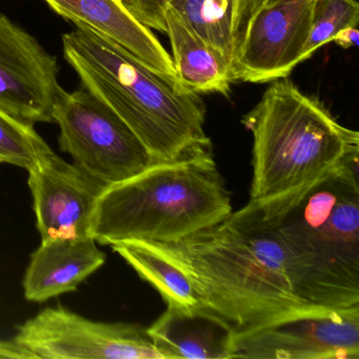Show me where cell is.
<instances>
[{"label": "cell", "mask_w": 359, "mask_h": 359, "mask_svg": "<svg viewBox=\"0 0 359 359\" xmlns=\"http://www.w3.org/2000/svg\"><path fill=\"white\" fill-rule=\"evenodd\" d=\"M153 245L189 277L201 306L235 333L297 313L327 310L300 299L280 237L249 203L216 226L176 243Z\"/></svg>", "instance_id": "6da1fadb"}, {"label": "cell", "mask_w": 359, "mask_h": 359, "mask_svg": "<svg viewBox=\"0 0 359 359\" xmlns=\"http://www.w3.org/2000/svg\"><path fill=\"white\" fill-rule=\"evenodd\" d=\"M255 207L287 250L294 289L315 308L359 306L358 159Z\"/></svg>", "instance_id": "7a4b0ae2"}, {"label": "cell", "mask_w": 359, "mask_h": 359, "mask_svg": "<svg viewBox=\"0 0 359 359\" xmlns=\"http://www.w3.org/2000/svg\"><path fill=\"white\" fill-rule=\"evenodd\" d=\"M62 47L81 89L116 113L156 163L212 148L198 93L152 70L87 27L76 26L62 35Z\"/></svg>", "instance_id": "3957f363"}, {"label": "cell", "mask_w": 359, "mask_h": 359, "mask_svg": "<svg viewBox=\"0 0 359 359\" xmlns=\"http://www.w3.org/2000/svg\"><path fill=\"white\" fill-rule=\"evenodd\" d=\"M233 213L231 195L212 148L153 163L107 187L98 199L91 237L100 245L137 241L172 243L216 226Z\"/></svg>", "instance_id": "277c9868"}, {"label": "cell", "mask_w": 359, "mask_h": 359, "mask_svg": "<svg viewBox=\"0 0 359 359\" xmlns=\"http://www.w3.org/2000/svg\"><path fill=\"white\" fill-rule=\"evenodd\" d=\"M243 123L253 135L252 205L287 196L359 157L358 132L285 79L266 89Z\"/></svg>", "instance_id": "5b68a950"}, {"label": "cell", "mask_w": 359, "mask_h": 359, "mask_svg": "<svg viewBox=\"0 0 359 359\" xmlns=\"http://www.w3.org/2000/svg\"><path fill=\"white\" fill-rule=\"evenodd\" d=\"M53 121L60 129L62 152L104 186L125 182L156 163L127 123L86 90L65 91Z\"/></svg>", "instance_id": "8992f818"}, {"label": "cell", "mask_w": 359, "mask_h": 359, "mask_svg": "<svg viewBox=\"0 0 359 359\" xmlns=\"http://www.w3.org/2000/svg\"><path fill=\"white\" fill-rule=\"evenodd\" d=\"M14 340L36 358L163 359L147 327L96 323L62 306L29 319Z\"/></svg>", "instance_id": "52a82bcc"}, {"label": "cell", "mask_w": 359, "mask_h": 359, "mask_svg": "<svg viewBox=\"0 0 359 359\" xmlns=\"http://www.w3.org/2000/svg\"><path fill=\"white\" fill-rule=\"evenodd\" d=\"M233 358L358 359L359 306L297 313L235 333Z\"/></svg>", "instance_id": "ba28073f"}, {"label": "cell", "mask_w": 359, "mask_h": 359, "mask_svg": "<svg viewBox=\"0 0 359 359\" xmlns=\"http://www.w3.org/2000/svg\"><path fill=\"white\" fill-rule=\"evenodd\" d=\"M57 58L34 36L0 13V108L27 123H54L65 90Z\"/></svg>", "instance_id": "9c48e42d"}, {"label": "cell", "mask_w": 359, "mask_h": 359, "mask_svg": "<svg viewBox=\"0 0 359 359\" xmlns=\"http://www.w3.org/2000/svg\"><path fill=\"white\" fill-rule=\"evenodd\" d=\"M314 0L264 7L254 18L233 66V81L264 83L287 79L310 36Z\"/></svg>", "instance_id": "30bf717a"}, {"label": "cell", "mask_w": 359, "mask_h": 359, "mask_svg": "<svg viewBox=\"0 0 359 359\" xmlns=\"http://www.w3.org/2000/svg\"><path fill=\"white\" fill-rule=\"evenodd\" d=\"M28 172L41 241L91 237L96 205L107 187L54 152Z\"/></svg>", "instance_id": "8fae6325"}, {"label": "cell", "mask_w": 359, "mask_h": 359, "mask_svg": "<svg viewBox=\"0 0 359 359\" xmlns=\"http://www.w3.org/2000/svg\"><path fill=\"white\" fill-rule=\"evenodd\" d=\"M75 26H85L121 46L149 68L178 81L172 56L151 29L138 22L121 0H43Z\"/></svg>", "instance_id": "7c38bea8"}, {"label": "cell", "mask_w": 359, "mask_h": 359, "mask_svg": "<svg viewBox=\"0 0 359 359\" xmlns=\"http://www.w3.org/2000/svg\"><path fill=\"white\" fill-rule=\"evenodd\" d=\"M148 332L163 359L233 358L234 329L201 306L168 304Z\"/></svg>", "instance_id": "4fadbf2b"}, {"label": "cell", "mask_w": 359, "mask_h": 359, "mask_svg": "<svg viewBox=\"0 0 359 359\" xmlns=\"http://www.w3.org/2000/svg\"><path fill=\"white\" fill-rule=\"evenodd\" d=\"M104 262L106 255L92 237L41 241L25 275V297L43 302L76 291Z\"/></svg>", "instance_id": "5bb4252c"}, {"label": "cell", "mask_w": 359, "mask_h": 359, "mask_svg": "<svg viewBox=\"0 0 359 359\" xmlns=\"http://www.w3.org/2000/svg\"><path fill=\"white\" fill-rule=\"evenodd\" d=\"M163 22L178 81L198 94L228 95L234 81L224 55L203 41L171 6H165Z\"/></svg>", "instance_id": "9a60e30c"}, {"label": "cell", "mask_w": 359, "mask_h": 359, "mask_svg": "<svg viewBox=\"0 0 359 359\" xmlns=\"http://www.w3.org/2000/svg\"><path fill=\"white\" fill-rule=\"evenodd\" d=\"M266 0H170L182 20L224 55L231 68L255 16Z\"/></svg>", "instance_id": "2e32d148"}, {"label": "cell", "mask_w": 359, "mask_h": 359, "mask_svg": "<svg viewBox=\"0 0 359 359\" xmlns=\"http://www.w3.org/2000/svg\"><path fill=\"white\" fill-rule=\"evenodd\" d=\"M140 277L153 285L167 304L196 308L201 299L189 277L153 243L129 241L112 245Z\"/></svg>", "instance_id": "e0dca14e"}, {"label": "cell", "mask_w": 359, "mask_h": 359, "mask_svg": "<svg viewBox=\"0 0 359 359\" xmlns=\"http://www.w3.org/2000/svg\"><path fill=\"white\" fill-rule=\"evenodd\" d=\"M53 151L33 127L0 108V163L27 171Z\"/></svg>", "instance_id": "ac0fdd59"}, {"label": "cell", "mask_w": 359, "mask_h": 359, "mask_svg": "<svg viewBox=\"0 0 359 359\" xmlns=\"http://www.w3.org/2000/svg\"><path fill=\"white\" fill-rule=\"evenodd\" d=\"M359 5L356 0H314L310 36L304 50V60L346 28H357Z\"/></svg>", "instance_id": "d6986e66"}, {"label": "cell", "mask_w": 359, "mask_h": 359, "mask_svg": "<svg viewBox=\"0 0 359 359\" xmlns=\"http://www.w3.org/2000/svg\"><path fill=\"white\" fill-rule=\"evenodd\" d=\"M128 11L149 29L165 32L163 12L170 0H121Z\"/></svg>", "instance_id": "ffe728a7"}, {"label": "cell", "mask_w": 359, "mask_h": 359, "mask_svg": "<svg viewBox=\"0 0 359 359\" xmlns=\"http://www.w3.org/2000/svg\"><path fill=\"white\" fill-rule=\"evenodd\" d=\"M36 356L15 340H0V359H35Z\"/></svg>", "instance_id": "44dd1931"}, {"label": "cell", "mask_w": 359, "mask_h": 359, "mask_svg": "<svg viewBox=\"0 0 359 359\" xmlns=\"http://www.w3.org/2000/svg\"><path fill=\"white\" fill-rule=\"evenodd\" d=\"M359 32L357 28H346L340 31L333 41L342 49H350L358 45Z\"/></svg>", "instance_id": "7402d4cb"}, {"label": "cell", "mask_w": 359, "mask_h": 359, "mask_svg": "<svg viewBox=\"0 0 359 359\" xmlns=\"http://www.w3.org/2000/svg\"><path fill=\"white\" fill-rule=\"evenodd\" d=\"M289 0H266V7H271V6L277 5V4L285 3Z\"/></svg>", "instance_id": "603a6c76"}]
</instances>
